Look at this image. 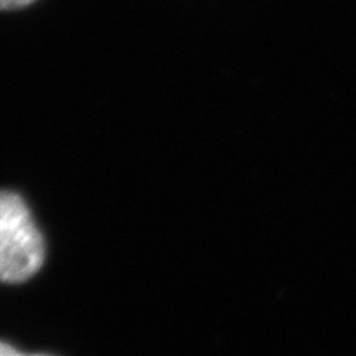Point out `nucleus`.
Here are the masks:
<instances>
[{
	"instance_id": "f257e3e1",
	"label": "nucleus",
	"mask_w": 356,
	"mask_h": 356,
	"mask_svg": "<svg viewBox=\"0 0 356 356\" xmlns=\"http://www.w3.org/2000/svg\"><path fill=\"white\" fill-rule=\"evenodd\" d=\"M47 248L19 193L0 190V282L22 284L42 269Z\"/></svg>"
},
{
	"instance_id": "f03ea898",
	"label": "nucleus",
	"mask_w": 356,
	"mask_h": 356,
	"mask_svg": "<svg viewBox=\"0 0 356 356\" xmlns=\"http://www.w3.org/2000/svg\"><path fill=\"white\" fill-rule=\"evenodd\" d=\"M33 2L35 0H0V10H19Z\"/></svg>"
},
{
	"instance_id": "7ed1b4c3",
	"label": "nucleus",
	"mask_w": 356,
	"mask_h": 356,
	"mask_svg": "<svg viewBox=\"0 0 356 356\" xmlns=\"http://www.w3.org/2000/svg\"><path fill=\"white\" fill-rule=\"evenodd\" d=\"M0 356H51V355H29V353H22V351L13 348L12 345L6 343V341H0Z\"/></svg>"
}]
</instances>
